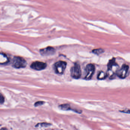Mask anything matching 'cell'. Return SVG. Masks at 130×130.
I'll use <instances>...</instances> for the list:
<instances>
[{"label":"cell","instance_id":"52a82bcc","mask_svg":"<svg viewBox=\"0 0 130 130\" xmlns=\"http://www.w3.org/2000/svg\"><path fill=\"white\" fill-rule=\"evenodd\" d=\"M40 53L43 56H50L55 53V49L52 47H47V48L40 50Z\"/></svg>","mask_w":130,"mask_h":130},{"label":"cell","instance_id":"9c48e42d","mask_svg":"<svg viewBox=\"0 0 130 130\" xmlns=\"http://www.w3.org/2000/svg\"><path fill=\"white\" fill-rule=\"evenodd\" d=\"M117 64L115 62V59H112L111 60L108 64V70H111L113 66H117Z\"/></svg>","mask_w":130,"mask_h":130},{"label":"cell","instance_id":"8992f818","mask_svg":"<svg viewBox=\"0 0 130 130\" xmlns=\"http://www.w3.org/2000/svg\"><path fill=\"white\" fill-rule=\"evenodd\" d=\"M47 64L45 63L40 61H35L32 63L31 67L36 71H41L45 69Z\"/></svg>","mask_w":130,"mask_h":130},{"label":"cell","instance_id":"6da1fadb","mask_svg":"<svg viewBox=\"0 0 130 130\" xmlns=\"http://www.w3.org/2000/svg\"><path fill=\"white\" fill-rule=\"evenodd\" d=\"M27 63L23 58L20 56L14 57L13 60L12 66L16 69L24 68L26 67Z\"/></svg>","mask_w":130,"mask_h":130},{"label":"cell","instance_id":"5b68a950","mask_svg":"<svg viewBox=\"0 0 130 130\" xmlns=\"http://www.w3.org/2000/svg\"><path fill=\"white\" fill-rule=\"evenodd\" d=\"M129 70V67L126 65H123L121 69L116 71L118 77L121 79H124L127 77Z\"/></svg>","mask_w":130,"mask_h":130},{"label":"cell","instance_id":"2e32d148","mask_svg":"<svg viewBox=\"0 0 130 130\" xmlns=\"http://www.w3.org/2000/svg\"><path fill=\"white\" fill-rule=\"evenodd\" d=\"M120 111L121 112L124 113H130V110H126L123 111Z\"/></svg>","mask_w":130,"mask_h":130},{"label":"cell","instance_id":"4fadbf2b","mask_svg":"<svg viewBox=\"0 0 130 130\" xmlns=\"http://www.w3.org/2000/svg\"><path fill=\"white\" fill-rule=\"evenodd\" d=\"M44 103V102L43 101H38L36 102L34 104V106H38L41 105H42Z\"/></svg>","mask_w":130,"mask_h":130},{"label":"cell","instance_id":"7a4b0ae2","mask_svg":"<svg viewBox=\"0 0 130 130\" xmlns=\"http://www.w3.org/2000/svg\"><path fill=\"white\" fill-rule=\"evenodd\" d=\"M67 63L66 62L59 61L54 64V71L57 74L62 75L64 73L66 67Z\"/></svg>","mask_w":130,"mask_h":130},{"label":"cell","instance_id":"7c38bea8","mask_svg":"<svg viewBox=\"0 0 130 130\" xmlns=\"http://www.w3.org/2000/svg\"><path fill=\"white\" fill-rule=\"evenodd\" d=\"M104 50L102 49H95V50H93L92 51V52L93 53L95 54L96 55H100L102 53L104 52Z\"/></svg>","mask_w":130,"mask_h":130},{"label":"cell","instance_id":"e0dca14e","mask_svg":"<svg viewBox=\"0 0 130 130\" xmlns=\"http://www.w3.org/2000/svg\"><path fill=\"white\" fill-rule=\"evenodd\" d=\"M0 130H8V129L5 127H3V128H1Z\"/></svg>","mask_w":130,"mask_h":130},{"label":"cell","instance_id":"ba28073f","mask_svg":"<svg viewBox=\"0 0 130 130\" xmlns=\"http://www.w3.org/2000/svg\"><path fill=\"white\" fill-rule=\"evenodd\" d=\"M9 61L8 57L5 54L1 53L0 56V63L1 64H7Z\"/></svg>","mask_w":130,"mask_h":130},{"label":"cell","instance_id":"277c9868","mask_svg":"<svg viewBox=\"0 0 130 130\" xmlns=\"http://www.w3.org/2000/svg\"><path fill=\"white\" fill-rule=\"evenodd\" d=\"M95 71V66L92 64H89L86 66L85 70L84 79L86 80L91 79Z\"/></svg>","mask_w":130,"mask_h":130},{"label":"cell","instance_id":"9a60e30c","mask_svg":"<svg viewBox=\"0 0 130 130\" xmlns=\"http://www.w3.org/2000/svg\"><path fill=\"white\" fill-rule=\"evenodd\" d=\"M4 100H5V99H4V97L2 94H0V103L1 104H2V103H4Z\"/></svg>","mask_w":130,"mask_h":130},{"label":"cell","instance_id":"8fae6325","mask_svg":"<svg viewBox=\"0 0 130 130\" xmlns=\"http://www.w3.org/2000/svg\"><path fill=\"white\" fill-rule=\"evenodd\" d=\"M59 108L61 110H71L70 106L68 104H64L59 106Z\"/></svg>","mask_w":130,"mask_h":130},{"label":"cell","instance_id":"30bf717a","mask_svg":"<svg viewBox=\"0 0 130 130\" xmlns=\"http://www.w3.org/2000/svg\"><path fill=\"white\" fill-rule=\"evenodd\" d=\"M107 76L108 75L107 74H105L103 71H100L98 75L97 78L100 80H102L105 79L107 77Z\"/></svg>","mask_w":130,"mask_h":130},{"label":"cell","instance_id":"3957f363","mask_svg":"<svg viewBox=\"0 0 130 130\" xmlns=\"http://www.w3.org/2000/svg\"><path fill=\"white\" fill-rule=\"evenodd\" d=\"M71 75L72 77L74 79H79L81 75V70L79 64L76 63L71 69Z\"/></svg>","mask_w":130,"mask_h":130},{"label":"cell","instance_id":"5bb4252c","mask_svg":"<svg viewBox=\"0 0 130 130\" xmlns=\"http://www.w3.org/2000/svg\"><path fill=\"white\" fill-rule=\"evenodd\" d=\"M51 124H48V123H41V124H38L37 125H36V126H43V127H48V126H50Z\"/></svg>","mask_w":130,"mask_h":130}]
</instances>
